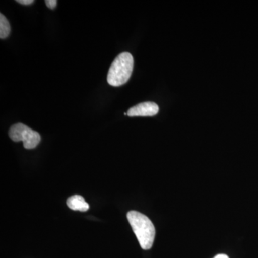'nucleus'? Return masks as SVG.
Listing matches in <instances>:
<instances>
[{
	"instance_id": "nucleus-1",
	"label": "nucleus",
	"mask_w": 258,
	"mask_h": 258,
	"mask_svg": "<svg viewBox=\"0 0 258 258\" xmlns=\"http://www.w3.org/2000/svg\"><path fill=\"white\" fill-rule=\"evenodd\" d=\"M127 219L137 236L141 247L146 250L152 248L156 230L149 217L139 212L130 211L127 213Z\"/></svg>"
},
{
	"instance_id": "nucleus-2",
	"label": "nucleus",
	"mask_w": 258,
	"mask_h": 258,
	"mask_svg": "<svg viewBox=\"0 0 258 258\" xmlns=\"http://www.w3.org/2000/svg\"><path fill=\"white\" fill-rule=\"evenodd\" d=\"M134 63L133 56L129 52H122L117 56L108 71V84L118 87L128 82L133 72Z\"/></svg>"
},
{
	"instance_id": "nucleus-3",
	"label": "nucleus",
	"mask_w": 258,
	"mask_h": 258,
	"mask_svg": "<svg viewBox=\"0 0 258 258\" xmlns=\"http://www.w3.org/2000/svg\"><path fill=\"white\" fill-rule=\"evenodd\" d=\"M9 137L13 142H23L26 149H35L41 140L40 134L21 123L12 125Z\"/></svg>"
},
{
	"instance_id": "nucleus-4",
	"label": "nucleus",
	"mask_w": 258,
	"mask_h": 258,
	"mask_svg": "<svg viewBox=\"0 0 258 258\" xmlns=\"http://www.w3.org/2000/svg\"><path fill=\"white\" fill-rule=\"evenodd\" d=\"M159 108L154 102H144L136 105L127 111V115L133 116H154L159 113Z\"/></svg>"
},
{
	"instance_id": "nucleus-5",
	"label": "nucleus",
	"mask_w": 258,
	"mask_h": 258,
	"mask_svg": "<svg viewBox=\"0 0 258 258\" xmlns=\"http://www.w3.org/2000/svg\"><path fill=\"white\" fill-rule=\"evenodd\" d=\"M67 205L70 209L74 211L86 212L90 208L89 205L85 201V199L81 195L70 197L67 200Z\"/></svg>"
},
{
	"instance_id": "nucleus-6",
	"label": "nucleus",
	"mask_w": 258,
	"mask_h": 258,
	"mask_svg": "<svg viewBox=\"0 0 258 258\" xmlns=\"http://www.w3.org/2000/svg\"><path fill=\"white\" fill-rule=\"evenodd\" d=\"M10 25L8 19L4 15L0 14V38L5 39L9 36Z\"/></svg>"
},
{
	"instance_id": "nucleus-7",
	"label": "nucleus",
	"mask_w": 258,
	"mask_h": 258,
	"mask_svg": "<svg viewBox=\"0 0 258 258\" xmlns=\"http://www.w3.org/2000/svg\"><path fill=\"white\" fill-rule=\"evenodd\" d=\"M45 3L47 8H50L51 10H53L55 9L57 2L56 0H45Z\"/></svg>"
},
{
	"instance_id": "nucleus-8",
	"label": "nucleus",
	"mask_w": 258,
	"mask_h": 258,
	"mask_svg": "<svg viewBox=\"0 0 258 258\" xmlns=\"http://www.w3.org/2000/svg\"><path fill=\"white\" fill-rule=\"evenodd\" d=\"M16 2L17 3H20V4L24 5H30L35 3L34 0H17Z\"/></svg>"
},
{
	"instance_id": "nucleus-9",
	"label": "nucleus",
	"mask_w": 258,
	"mask_h": 258,
	"mask_svg": "<svg viewBox=\"0 0 258 258\" xmlns=\"http://www.w3.org/2000/svg\"><path fill=\"white\" fill-rule=\"evenodd\" d=\"M214 258H229V257L227 255V254H217V255L215 256V257Z\"/></svg>"
}]
</instances>
